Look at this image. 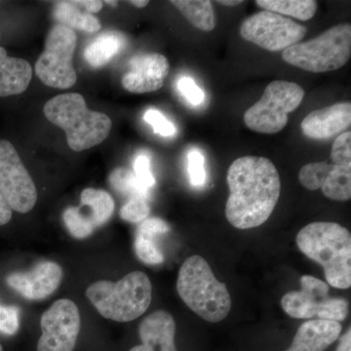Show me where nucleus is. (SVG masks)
Segmentation results:
<instances>
[{"instance_id": "27", "label": "nucleus", "mask_w": 351, "mask_h": 351, "mask_svg": "<svg viewBox=\"0 0 351 351\" xmlns=\"http://www.w3.org/2000/svg\"><path fill=\"white\" fill-rule=\"evenodd\" d=\"M63 219L69 232L75 239H87L94 232V226L83 218L78 207H69L64 212Z\"/></svg>"}, {"instance_id": "5", "label": "nucleus", "mask_w": 351, "mask_h": 351, "mask_svg": "<svg viewBox=\"0 0 351 351\" xmlns=\"http://www.w3.org/2000/svg\"><path fill=\"white\" fill-rule=\"evenodd\" d=\"M89 301L106 319L130 322L151 306L152 286L143 271H132L117 282L97 281L86 290Z\"/></svg>"}, {"instance_id": "2", "label": "nucleus", "mask_w": 351, "mask_h": 351, "mask_svg": "<svg viewBox=\"0 0 351 351\" xmlns=\"http://www.w3.org/2000/svg\"><path fill=\"white\" fill-rule=\"evenodd\" d=\"M300 251L324 269L327 284L337 289L351 286V234L331 221H316L302 228L295 237Z\"/></svg>"}, {"instance_id": "42", "label": "nucleus", "mask_w": 351, "mask_h": 351, "mask_svg": "<svg viewBox=\"0 0 351 351\" xmlns=\"http://www.w3.org/2000/svg\"><path fill=\"white\" fill-rule=\"evenodd\" d=\"M105 3L108 4V5L115 7V6H117V3H119V2H117V1H105Z\"/></svg>"}, {"instance_id": "3", "label": "nucleus", "mask_w": 351, "mask_h": 351, "mask_svg": "<svg viewBox=\"0 0 351 351\" xmlns=\"http://www.w3.org/2000/svg\"><path fill=\"white\" fill-rule=\"evenodd\" d=\"M182 302L202 319L221 322L232 309V298L225 283L219 282L204 258L193 255L182 263L177 280Z\"/></svg>"}, {"instance_id": "32", "label": "nucleus", "mask_w": 351, "mask_h": 351, "mask_svg": "<svg viewBox=\"0 0 351 351\" xmlns=\"http://www.w3.org/2000/svg\"><path fill=\"white\" fill-rule=\"evenodd\" d=\"M144 119L147 123L152 126L154 133L163 136V137H173L177 133V129L174 124L166 119L158 110H147L145 113Z\"/></svg>"}, {"instance_id": "28", "label": "nucleus", "mask_w": 351, "mask_h": 351, "mask_svg": "<svg viewBox=\"0 0 351 351\" xmlns=\"http://www.w3.org/2000/svg\"><path fill=\"white\" fill-rule=\"evenodd\" d=\"M136 255L138 260L147 265H156L163 263L164 256L160 249L154 243V239L136 234Z\"/></svg>"}, {"instance_id": "4", "label": "nucleus", "mask_w": 351, "mask_h": 351, "mask_svg": "<svg viewBox=\"0 0 351 351\" xmlns=\"http://www.w3.org/2000/svg\"><path fill=\"white\" fill-rule=\"evenodd\" d=\"M43 113L51 123L66 132L69 147L75 152L91 149L103 143L112 131L107 114L87 108L82 95L66 93L50 99Z\"/></svg>"}, {"instance_id": "26", "label": "nucleus", "mask_w": 351, "mask_h": 351, "mask_svg": "<svg viewBox=\"0 0 351 351\" xmlns=\"http://www.w3.org/2000/svg\"><path fill=\"white\" fill-rule=\"evenodd\" d=\"M330 168L331 164L325 161L306 164L300 170L299 181L304 189L308 191H317L322 186L323 179Z\"/></svg>"}, {"instance_id": "35", "label": "nucleus", "mask_w": 351, "mask_h": 351, "mask_svg": "<svg viewBox=\"0 0 351 351\" xmlns=\"http://www.w3.org/2000/svg\"><path fill=\"white\" fill-rule=\"evenodd\" d=\"M178 89L191 105L198 106L204 101V92L197 86L195 80L189 76H182L178 82Z\"/></svg>"}, {"instance_id": "15", "label": "nucleus", "mask_w": 351, "mask_h": 351, "mask_svg": "<svg viewBox=\"0 0 351 351\" xmlns=\"http://www.w3.org/2000/svg\"><path fill=\"white\" fill-rule=\"evenodd\" d=\"M351 124V104H335L309 112L302 121V134L313 140H329Z\"/></svg>"}, {"instance_id": "34", "label": "nucleus", "mask_w": 351, "mask_h": 351, "mask_svg": "<svg viewBox=\"0 0 351 351\" xmlns=\"http://www.w3.org/2000/svg\"><path fill=\"white\" fill-rule=\"evenodd\" d=\"M19 309L0 304V332L12 336L19 330Z\"/></svg>"}, {"instance_id": "6", "label": "nucleus", "mask_w": 351, "mask_h": 351, "mask_svg": "<svg viewBox=\"0 0 351 351\" xmlns=\"http://www.w3.org/2000/svg\"><path fill=\"white\" fill-rule=\"evenodd\" d=\"M350 55V24L335 25L317 38L295 44L282 52L286 63L315 73L343 68Z\"/></svg>"}, {"instance_id": "7", "label": "nucleus", "mask_w": 351, "mask_h": 351, "mask_svg": "<svg viewBox=\"0 0 351 351\" xmlns=\"http://www.w3.org/2000/svg\"><path fill=\"white\" fill-rule=\"evenodd\" d=\"M304 97V90L297 83L270 82L262 98L245 112V125L257 133H278L287 125L289 113L301 106Z\"/></svg>"}, {"instance_id": "18", "label": "nucleus", "mask_w": 351, "mask_h": 351, "mask_svg": "<svg viewBox=\"0 0 351 351\" xmlns=\"http://www.w3.org/2000/svg\"><path fill=\"white\" fill-rule=\"evenodd\" d=\"M32 77V68L29 62L9 57L6 50L0 47V97L24 93Z\"/></svg>"}, {"instance_id": "29", "label": "nucleus", "mask_w": 351, "mask_h": 351, "mask_svg": "<svg viewBox=\"0 0 351 351\" xmlns=\"http://www.w3.org/2000/svg\"><path fill=\"white\" fill-rule=\"evenodd\" d=\"M151 213L149 201L142 197L129 198L120 210V218L132 223H141Z\"/></svg>"}, {"instance_id": "24", "label": "nucleus", "mask_w": 351, "mask_h": 351, "mask_svg": "<svg viewBox=\"0 0 351 351\" xmlns=\"http://www.w3.org/2000/svg\"><path fill=\"white\" fill-rule=\"evenodd\" d=\"M321 191L329 199L348 201L351 198V167L335 165L323 179Z\"/></svg>"}, {"instance_id": "31", "label": "nucleus", "mask_w": 351, "mask_h": 351, "mask_svg": "<svg viewBox=\"0 0 351 351\" xmlns=\"http://www.w3.org/2000/svg\"><path fill=\"white\" fill-rule=\"evenodd\" d=\"M331 159L335 165L351 167V133L343 132L332 144Z\"/></svg>"}, {"instance_id": "39", "label": "nucleus", "mask_w": 351, "mask_h": 351, "mask_svg": "<svg viewBox=\"0 0 351 351\" xmlns=\"http://www.w3.org/2000/svg\"><path fill=\"white\" fill-rule=\"evenodd\" d=\"M337 351H351V330H348L346 334L339 339V343Z\"/></svg>"}, {"instance_id": "14", "label": "nucleus", "mask_w": 351, "mask_h": 351, "mask_svg": "<svg viewBox=\"0 0 351 351\" xmlns=\"http://www.w3.org/2000/svg\"><path fill=\"white\" fill-rule=\"evenodd\" d=\"M63 279L61 265L54 262H40L27 272L9 274L6 282L9 287L25 299L40 301L52 295Z\"/></svg>"}, {"instance_id": "41", "label": "nucleus", "mask_w": 351, "mask_h": 351, "mask_svg": "<svg viewBox=\"0 0 351 351\" xmlns=\"http://www.w3.org/2000/svg\"><path fill=\"white\" fill-rule=\"evenodd\" d=\"M129 3L137 7V8H145L149 3V1H147V0H132V1H129Z\"/></svg>"}, {"instance_id": "11", "label": "nucleus", "mask_w": 351, "mask_h": 351, "mask_svg": "<svg viewBox=\"0 0 351 351\" xmlns=\"http://www.w3.org/2000/svg\"><path fill=\"white\" fill-rule=\"evenodd\" d=\"M0 191L14 211L25 214L36 206L38 191L14 145L0 140Z\"/></svg>"}, {"instance_id": "13", "label": "nucleus", "mask_w": 351, "mask_h": 351, "mask_svg": "<svg viewBox=\"0 0 351 351\" xmlns=\"http://www.w3.org/2000/svg\"><path fill=\"white\" fill-rule=\"evenodd\" d=\"M129 68L122 77V86L131 93L144 94L163 87L170 66L162 54L145 53L132 58Z\"/></svg>"}, {"instance_id": "21", "label": "nucleus", "mask_w": 351, "mask_h": 351, "mask_svg": "<svg viewBox=\"0 0 351 351\" xmlns=\"http://www.w3.org/2000/svg\"><path fill=\"white\" fill-rule=\"evenodd\" d=\"M53 16L58 25H64L71 29L95 34L100 31V21L89 13H83L73 1H59L55 4Z\"/></svg>"}, {"instance_id": "17", "label": "nucleus", "mask_w": 351, "mask_h": 351, "mask_svg": "<svg viewBox=\"0 0 351 351\" xmlns=\"http://www.w3.org/2000/svg\"><path fill=\"white\" fill-rule=\"evenodd\" d=\"M343 326L336 321L313 319L302 324L286 351H324L339 338Z\"/></svg>"}, {"instance_id": "16", "label": "nucleus", "mask_w": 351, "mask_h": 351, "mask_svg": "<svg viewBox=\"0 0 351 351\" xmlns=\"http://www.w3.org/2000/svg\"><path fill=\"white\" fill-rule=\"evenodd\" d=\"M176 321L172 314L156 311L141 322L138 327L142 345L129 351H178L176 348Z\"/></svg>"}, {"instance_id": "10", "label": "nucleus", "mask_w": 351, "mask_h": 351, "mask_svg": "<svg viewBox=\"0 0 351 351\" xmlns=\"http://www.w3.org/2000/svg\"><path fill=\"white\" fill-rule=\"evenodd\" d=\"M239 32L245 40L270 52H278L299 43L306 36V27L279 14L262 11L246 18Z\"/></svg>"}, {"instance_id": "30", "label": "nucleus", "mask_w": 351, "mask_h": 351, "mask_svg": "<svg viewBox=\"0 0 351 351\" xmlns=\"http://www.w3.org/2000/svg\"><path fill=\"white\" fill-rule=\"evenodd\" d=\"M188 172L189 181L195 188H202L206 184L207 175L205 170V159L197 149L191 151L188 154Z\"/></svg>"}, {"instance_id": "12", "label": "nucleus", "mask_w": 351, "mask_h": 351, "mask_svg": "<svg viewBox=\"0 0 351 351\" xmlns=\"http://www.w3.org/2000/svg\"><path fill=\"white\" fill-rule=\"evenodd\" d=\"M80 311L68 299L55 302L41 316L38 351H73L80 332Z\"/></svg>"}, {"instance_id": "37", "label": "nucleus", "mask_w": 351, "mask_h": 351, "mask_svg": "<svg viewBox=\"0 0 351 351\" xmlns=\"http://www.w3.org/2000/svg\"><path fill=\"white\" fill-rule=\"evenodd\" d=\"M12 219V209L0 191V226H5Z\"/></svg>"}, {"instance_id": "23", "label": "nucleus", "mask_w": 351, "mask_h": 351, "mask_svg": "<svg viewBox=\"0 0 351 351\" xmlns=\"http://www.w3.org/2000/svg\"><path fill=\"white\" fill-rule=\"evenodd\" d=\"M256 4L265 11L301 21L313 19L317 11V2L314 0H257Z\"/></svg>"}, {"instance_id": "9", "label": "nucleus", "mask_w": 351, "mask_h": 351, "mask_svg": "<svg viewBox=\"0 0 351 351\" xmlns=\"http://www.w3.org/2000/svg\"><path fill=\"white\" fill-rule=\"evenodd\" d=\"M77 36L75 32L62 25L50 29L45 41V48L36 64V73L39 80L52 88L69 89L77 80L73 54Z\"/></svg>"}, {"instance_id": "1", "label": "nucleus", "mask_w": 351, "mask_h": 351, "mask_svg": "<svg viewBox=\"0 0 351 351\" xmlns=\"http://www.w3.org/2000/svg\"><path fill=\"white\" fill-rule=\"evenodd\" d=\"M226 182L230 195L226 217L230 225L239 230H251L269 219L281 191L278 171L269 159L237 158L228 168Z\"/></svg>"}, {"instance_id": "20", "label": "nucleus", "mask_w": 351, "mask_h": 351, "mask_svg": "<svg viewBox=\"0 0 351 351\" xmlns=\"http://www.w3.org/2000/svg\"><path fill=\"white\" fill-rule=\"evenodd\" d=\"M82 206L89 209L87 219L94 228H100L112 218L114 201L110 193L103 189H85L80 195Z\"/></svg>"}, {"instance_id": "36", "label": "nucleus", "mask_w": 351, "mask_h": 351, "mask_svg": "<svg viewBox=\"0 0 351 351\" xmlns=\"http://www.w3.org/2000/svg\"><path fill=\"white\" fill-rule=\"evenodd\" d=\"M169 230V226L162 219L147 218L138 226L136 234L156 239L158 235L164 234Z\"/></svg>"}, {"instance_id": "33", "label": "nucleus", "mask_w": 351, "mask_h": 351, "mask_svg": "<svg viewBox=\"0 0 351 351\" xmlns=\"http://www.w3.org/2000/svg\"><path fill=\"white\" fill-rule=\"evenodd\" d=\"M134 175L145 189H151L156 184V179L151 170V160L147 154H140L134 161Z\"/></svg>"}, {"instance_id": "8", "label": "nucleus", "mask_w": 351, "mask_h": 351, "mask_svg": "<svg viewBox=\"0 0 351 351\" xmlns=\"http://www.w3.org/2000/svg\"><path fill=\"white\" fill-rule=\"evenodd\" d=\"M301 290L283 295L284 313L295 319H320L341 323L348 314V302L329 295L330 286L311 276L301 277Z\"/></svg>"}, {"instance_id": "19", "label": "nucleus", "mask_w": 351, "mask_h": 351, "mask_svg": "<svg viewBox=\"0 0 351 351\" xmlns=\"http://www.w3.org/2000/svg\"><path fill=\"white\" fill-rule=\"evenodd\" d=\"M125 44V38L119 32H104L87 46L85 60L92 68H101L110 63L123 49Z\"/></svg>"}, {"instance_id": "22", "label": "nucleus", "mask_w": 351, "mask_h": 351, "mask_svg": "<svg viewBox=\"0 0 351 351\" xmlns=\"http://www.w3.org/2000/svg\"><path fill=\"white\" fill-rule=\"evenodd\" d=\"M170 3L196 29L212 32L216 27L213 4L209 0H172Z\"/></svg>"}, {"instance_id": "25", "label": "nucleus", "mask_w": 351, "mask_h": 351, "mask_svg": "<svg viewBox=\"0 0 351 351\" xmlns=\"http://www.w3.org/2000/svg\"><path fill=\"white\" fill-rule=\"evenodd\" d=\"M110 186L120 195L129 197H142L149 199V191L145 189L132 171L126 168H117L110 176Z\"/></svg>"}, {"instance_id": "38", "label": "nucleus", "mask_w": 351, "mask_h": 351, "mask_svg": "<svg viewBox=\"0 0 351 351\" xmlns=\"http://www.w3.org/2000/svg\"><path fill=\"white\" fill-rule=\"evenodd\" d=\"M73 3L76 6L84 7L89 14L98 13L104 6V2L99 0H82V1H73Z\"/></svg>"}, {"instance_id": "43", "label": "nucleus", "mask_w": 351, "mask_h": 351, "mask_svg": "<svg viewBox=\"0 0 351 351\" xmlns=\"http://www.w3.org/2000/svg\"><path fill=\"white\" fill-rule=\"evenodd\" d=\"M0 351H3V350H2V346H1V345H0Z\"/></svg>"}, {"instance_id": "40", "label": "nucleus", "mask_w": 351, "mask_h": 351, "mask_svg": "<svg viewBox=\"0 0 351 351\" xmlns=\"http://www.w3.org/2000/svg\"><path fill=\"white\" fill-rule=\"evenodd\" d=\"M217 3L221 4V5L223 6H239V4L243 3L242 0H219L217 1Z\"/></svg>"}]
</instances>
